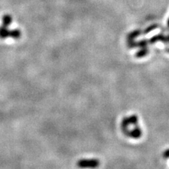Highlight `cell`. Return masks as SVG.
I'll use <instances>...</instances> for the list:
<instances>
[{
	"mask_svg": "<svg viewBox=\"0 0 169 169\" xmlns=\"http://www.w3.org/2000/svg\"><path fill=\"white\" fill-rule=\"evenodd\" d=\"M148 40H142L140 41H130V42H127L128 47L130 49L132 48H143L148 47Z\"/></svg>",
	"mask_w": 169,
	"mask_h": 169,
	"instance_id": "2",
	"label": "cell"
},
{
	"mask_svg": "<svg viewBox=\"0 0 169 169\" xmlns=\"http://www.w3.org/2000/svg\"><path fill=\"white\" fill-rule=\"evenodd\" d=\"M163 156L165 159H168L169 158V149H166V150L163 152Z\"/></svg>",
	"mask_w": 169,
	"mask_h": 169,
	"instance_id": "12",
	"label": "cell"
},
{
	"mask_svg": "<svg viewBox=\"0 0 169 169\" xmlns=\"http://www.w3.org/2000/svg\"><path fill=\"white\" fill-rule=\"evenodd\" d=\"M12 21H13V18H12V16L11 15L5 14V15H4L3 17H2V26L9 27L11 24Z\"/></svg>",
	"mask_w": 169,
	"mask_h": 169,
	"instance_id": "8",
	"label": "cell"
},
{
	"mask_svg": "<svg viewBox=\"0 0 169 169\" xmlns=\"http://www.w3.org/2000/svg\"><path fill=\"white\" fill-rule=\"evenodd\" d=\"M128 120H129V123L130 125H138V117H137V115H131L130 116L128 117Z\"/></svg>",
	"mask_w": 169,
	"mask_h": 169,
	"instance_id": "11",
	"label": "cell"
},
{
	"mask_svg": "<svg viewBox=\"0 0 169 169\" xmlns=\"http://www.w3.org/2000/svg\"><path fill=\"white\" fill-rule=\"evenodd\" d=\"M142 34V31L141 30H135L132 31L127 36V42H130V41L135 40V39H136L137 37H139Z\"/></svg>",
	"mask_w": 169,
	"mask_h": 169,
	"instance_id": "6",
	"label": "cell"
},
{
	"mask_svg": "<svg viewBox=\"0 0 169 169\" xmlns=\"http://www.w3.org/2000/svg\"><path fill=\"white\" fill-rule=\"evenodd\" d=\"M158 28H159V25H158V24H156V23L152 24V25L149 26V27H147V28L144 29V30L143 31H142V35H147V34H148V33H151V31L156 30V29Z\"/></svg>",
	"mask_w": 169,
	"mask_h": 169,
	"instance_id": "10",
	"label": "cell"
},
{
	"mask_svg": "<svg viewBox=\"0 0 169 169\" xmlns=\"http://www.w3.org/2000/svg\"><path fill=\"white\" fill-rule=\"evenodd\" d=\"M21 36V31L18 28L14 29V30H10V34H9V37L13 38V39L18 40Z\"/></svg>",
	"mask_w": 169,
	"mask_h": 169,
	"instance_id": "9",
	"label": "cell"
},
{
	"mask_svg": "<svg viewBox=\"0 0 169 169\" xmlns=\"http://www.w3.org/2000/svg\"><path fill=\"white\" fill-rule=\"evenodd\" d=\"M167 28L168 29H169V18H168V21H167Z\"/></svg>",
	"mask_w": 169,
	"mask_h": 169,
	"instance_id": "13",
	"label": "cell"
},
{
	"mask_svg": "<svg viewBox=\"0 0 169 169\" xmlns=\"http://www.w3.org/2000/svg\"><path fill=\"white\" fill-rule=\"evenodd\" d=\"M100 165V161L96 159H81L77 162V166L81 168H95Z\"/></svg>",
	"mask_w": 169,
	"mask_h": 169,
	"instance_id": "1",
	"label": "cell"
},
{
	"mask_svg": "<svg viewBox=\"0 0 169 169\" xmlns=\"http://www.w3.org/2000/svg\"><path fill=\"white\" fill-rule=\"evenodd\" d=\"M167 37H168V42L169 43V34H168V35H167ZM168 52H169V48L168 49Z\"/></svg>",
	"mask_w": 169,
	"mask_h": 169,
	"instance_id": "14",
	"label": "cell"
},
{
	"mask_svg": "<svg viewBox=\"0 0 169 169\" xmlns=\"http://www.w3.org/2000/svg\"><path fill=\"white\" fill-rule=\"evenodd\" d=\"M142 129L139 127L138 125H135L133 129L129 130V132H128L126 136L132 139H139L142 137Z\"/></svg>",
	"mask_w": 169,
	"mask_h": 169,
	"instance_id": "3",
	"label": "cell"
},
{
	"mask_svg": "<svg viewBox=\"0 0 169 169\" xmlns=\"http://www.w3.org/2000/svg\"><path fill=\"white\" fill-rule=\"evenodd\" d=\"M9 27L6 26H2L0 27V39L4 40L9 37V34H10V30L8 29Z\"/></svg>",
	"mask_w": 169,
	"mask_h": 169,
	"instance_id": "7",
	"label": "cell"
},
{
	"mask_svg": "<svg viewBox=\"0 0 169 169\" xmlns=\"http://www.w3.org/2000/svg\"><path fill=\"white\" fill-rule=\"evenodd\" d=\"M149 53V49L148 47L140 48V49L135 54V57L137 58V59H141V58L145 57L147 55H148Z\"/></svg>",
	"mask_w": 169,
	"mask_h": 169,
	"instance_id": "5",
	"label": "cell"
},
{
	"mask_svg": "<svg viewBox=\"0 0 169 169\" xmlns=\"http://www.w3.org/2000/svg\"><path fill=\"white\" fill-rule=\"evenodd\" d=\"M157 42H161L163 43H168V37L167 36L163 35V33L158 34V35H155L148 40L149 44H154V43Z\"/></svg>",
	"mask_w": 169,
	"mask_h": 169,
	"instance_id": "4",
	"label": "cell"
}]
</instances>
